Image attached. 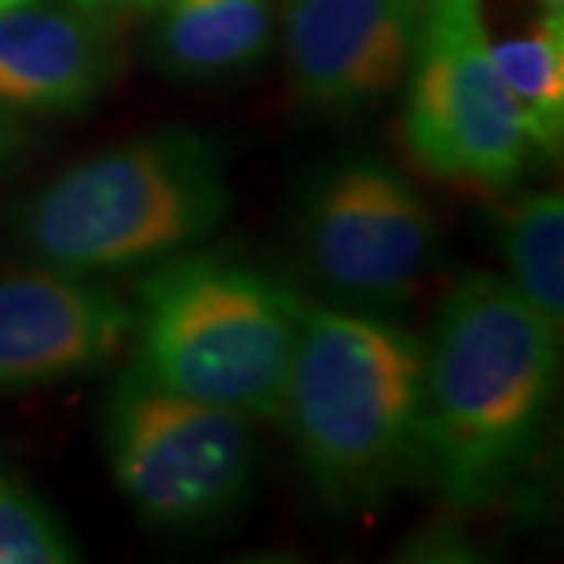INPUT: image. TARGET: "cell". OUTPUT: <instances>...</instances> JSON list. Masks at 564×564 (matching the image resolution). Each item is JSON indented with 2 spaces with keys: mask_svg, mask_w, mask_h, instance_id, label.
I'll return each instance as SVG.
<instances>
[{
  "mask_svg": "<svg viewBox=\"0 0 564 564\" xmlns=\"http://www.w3.org/2000/svg\"><path fill=\"white\" fill-rule=\"evenodd\" d=\"M135 311L95 276L39 267L0 276V392L79 380L120 355Z\"/></svg>",
  "mask_w": 564,
  "mask_h": 564,
  "instance_id": "cell-9",
  "label": "cell"
},
{
  "mask_svg": "<svg viewBox=\"0 0 564 564\" xmlns=\"http://www.w3.org/2000/svg\"><path fill=\"white\" fill-rule=\"evenodd\" d=\"M562 329L505 282L470 270L423 343L421 474L455 511H480L521 480L543 443Z\"/></svg>",
  "mask_w": 564,
  "mask_h": 564,
  "instance_id": "cell-1",
  "label": "cell"
},
{
  "mask_svg": "<svg viewBox=\"0 0 564 564\" xmlns=\"http://www.w3.org/2000/svg\"><path fill=\"white\" fill-rule=\"evenodd\" d=\"M110 22L73 3L32 0L0 13V110L76 117L101 101L117 76Z\"/></svg>",
  "mask_w": 564,
  "mask_h": 564,
  "instance_id": "cell-10",
  "label": "cell"
},
{
  "mask_svg": "<svg viewBox=\"0 0 564 564\" xmlns=\"http://www.w3.org/2000/svg\"><path fill=\"white\" fill-rule=\"evenodd\" d=\"M543 7H555V10H562L564 7V0H540Z\"/></svg>",
  "mask_w": 564,
  "mask_h": 564,
  "instance_id": "cell-18",
  "label": "cell"
},
{
  "mask_svg": "<svg viewBox=\"0 0 564 564\" xmlns=\"http://www.w3.org/2000/svg\"><path fill=\"white\" fill-rule=\"evenodd\" d=\"M276 421L329 511H377L421 474L423 339L395 317L307 307Z\"/></svg>",
  "mask_w": 564,
  "mask_h": 564,
  "instance_id": "cell-2",
  "label": "cell"
},
{
  "mask_svg": "<svg viewBox=\"0 0 564 564\" xmlns=\"http://www.w3.org/2000/svg\"><path fill=\"white\" fill-rule=\"evenodd\" d=\"M307 307L258 267L182 251L139 280L132 367L185 399L276 421Z\"/></svg>",
  "mask_w": 564,
  "mask_h": 564,
  "instance_id": "cell-4",
  "label": "cell"
},
{
  "mask_svg": "<svg viewBox=\"0 0 564 564\" xmlns=\"http://www.w3.org/2000/svg\"><path fill=\"white\" fill-rule=\"evenodd\" d=\"M492 57L530 151L558 158L564 141V13L543 7L540 20L527 32L492 39Z\"/></svg>",
  "mask_w": 564,
  "mask_h": 564,
  "instance_id": "cell-12",
  "label": "cell"
},
{
  "mask_svg": "<svg viewBox=\"0 0 564 564\" xmlns=\"http://www.w3.org/2000/svg\"><path fill=\"white\" fill-rule=\"evenodd\" d=\"M402 139L426 176L505 192L530 161L492 57L484 0H430L402 85Z\"/></svg>",
  "mask_w": 564,
  "mask_h": 564,
  "instance_id": "cell-7",
  "label": "cell"
},
{
  "mask_svg": "<svg viewBox=\"0 0 564 564\" xmlns=\"http://www.w3.org/2000/svg\"><path fill=\"white\" fill-rule=\"evenodd\" d=\"M430 0H289L282 51L295 101L321 117H361L399 95Z\"/></svg>",
  "mask_w": 564,
  "mask_h": 564,
  "instance_id": "cell-8",
  "label": "cell"
},
{
  "mask_svg": "<svg viewBox=\"0 0 564 564\" xmlns=\"http://www.w3.org/2000/svg\"><path fill=\"white\" fill-rule=\"evenodd\" d=\"M229 207L220 148L170 126L61 170L22 198L10 232L29 263L98 280L202 248Z\"/></svg>",
  "mask_w": 564,
  "mask_h": 564,
  "instance_id": "cell-3",
  "label": "cell"
},
{
  "mask_svg": "<svg viewBox=\"0 0 564 564\" xmlns=\"http://www.w3.org/2000/svg\"><path fill=\"white\" fill-rule=\"evenodd\" d=\"M104 455L141 521L198 533L239 511L258 470L254 421L151 383L132 364L107 392Z\"/></svg>",
  "mask_w": 564,
  "mask_h": 564,
  "instance_id": "cell-5",
  "label": "cell"
},
{
  "mask_svg": "<svg viewBox=\"0 0 564 564\" xmlns=\"http://www.w3.org/2000/svg\"><path fill=\"white\" fill-rule=\"evenodd\" d=\"M505 282L533 311L564 323V202L562 192H527L499 223Z\"/></svg>",
  "mask_w": 564,
  "mask_h": 564,
  "instance_id": "cell-13",
  "label": "cell"
},
{
  "mask_svg": "<svg viewBox=\"0 0 564 564\" xmlns=\"http://www.w3.org/2000/svg\"><path fill=\"white\" fill-rule=\"evenodd\" d=\"M32 144H35V132L29 120L0 110V180L32 151Z\"/></svg>",
  "mask_w": 564,
  "mask_h": 564,
  "instance_id": "cell-15",
  "label": "cell"
},
{
  "mask_svg": "<svg viewBox=\"0 0 564 564\" xmlns=\"http://www.w3.org/2000/svg\"><path fill=\"white\" fill-rule=\"evenodd\" d=\"M79 545L17 470L0 464V564H73Z\"/></svg>",
  "mask_w": 564,
  "mask_h": 564,
  "instance_id": "cell-14",
  "label": "cell"
},
{
  "mask_svg": "<svg viewBox=\"0 0 564 564\" xmlns=\"http://www.w3.org/2000/svg\"><path fill=\"white\" fill-rule=\"evenodd\" d=\"M295 239L329 304L399 317L440 258V226L411 176L380 154H339L302 185Z\"/></svg>",
  "mask_w": 564,
  "mask_h": 564,
  "instance_id": "cell-6",
  "label": "cell"
},
{
  "mask_svg": "<svg viewBox=\"0 0 564 564\" xmlns=\"http://www.w3.org/2000/svg\"><path fill=\"white\" fill-rule=\"evenodd\" d=\"M20 3H32V0H0V13L10 10V7H20Z\"/></svg>",
  "mask_w": 564,
  "mask_h": 564,
  "instance_id": "cell-17",
  "label": "cell"
},
{
  "mask_svg": "<svg viewBox=\"0 0 564 564\" xmlns=\"http://www.w3.org/2000/svg\"><path fill=\"white\" fill-rule=\"evenodd\" d=\"M73 7H79L82 13L98 17L104 22L126 20V17H141V13H154V7L161 0H66Z\"/></svg>",
  "mask_w": 564,
  "mask_h": 564,
  "instance_id": "cell-16",
  "label": "cell"
},
{
  "mask_svg": "<svg viewBox=\"0 0 564 564\" xmlns=\"http://www.w3.org/2000/svg\"><path fill=\"white\" fill-rule=\"evenodd\" d=\"M273 35V0H161L151 51L173 79L214 82L258 66Z\"/></svg>",
  "mask_w": 564,
  "mask_h": 564,
  "instance_id": "cell-11",
  "label": "cell"
}]
</instances>
